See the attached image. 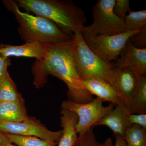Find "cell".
<instances>
[{
  "label": "cell",
  "instance_id": "1",
  "mask_svg": "<svg viewBox=\"0 0 146 146\" xmlns=\"http://www.w3.org/2000/svg\"><path fill=\"white\" fill-rule=\"evenodd\" d=\"M46 52L42 60H36L32 67L33 84L40 88L46 82L49 75L56 77L68 86L70 100L85 103L94 99L82 83L74 58L73 39L57 44H45Z\"/></svg>",
  "mask_w": 146,
  "mask_h": 146
},
{
  "label": "cell",
  "instance_id": "2",
  "mask_svg": "<svg viewBox=\"0 0 146 146\" xmlns=\"http://www.w3.org/2000/svg\"><path fill=\"white\" fill-rule=\"evenodd\" d=\"M19 7L27 13L49 19L66 33L73 36L82 32L86 22L82 9L73 1L63 0H17Z\"/></svg>",
  "mask_w": 146,
  "mask_h": 146
},
{
  "label": "cell",
  "instance_id": "3",
  "mask_svg": "<svg viewBox=\"0 0 146 146\" xmlns=\"http://www.w3.org/2000/svg\"><path fill=\"white\" fill-rule=\"evenodd\" d=\"M6 8L15 15L18 32L25 43L36 42L43 44H57L73 39L56 24L41 16L22 12L16 1H3Z\"/></svg>",
  "mask_w": 146,
  "mask_h": 146
},
{
  "label": "cell",
  "instance_id": "4",
  "mask_svg": "<svg viewBox=\"0 0 146 146\" xmlns=\"http://www.w3.org/2000/svg\"><path fill=\"white\" fill-rule=\"evenodd\" d=\"M73 38L74 60L82 80L100 79L107 82L115 89L114 63H107L94 54L86 44L80 32L74 33Z\"/></svg>",
  "mask_w": 146,
  "mask_h": 146
},
{
  "label": "cell",
  "instance_id": "5",
  "mask_svg": "<svg viewBox=\"0 0 146 146\" xmlns=\"http://www.w3.org/2000/svg\"><path fill=\"white\" fill-rule=\"evenodd\" d=\"M115 0H99L92 9L93 21L84 26L82 36L114 35L125 31L123 18L115 15L114 7Z\"/></svg>",
  "mask_w": 146,
  "mask_h": 146
},
{
  "label": "cell",
  "instance_id": "6",
  "mask_svg": "<svg viewBox=\"0 0 146 146\" xmlns=\"http://www.w3.org/2000/svg\"><path fill=\"white\" fill-rule=\"evenodd\" d=\"M103 102L97 98L85 103H78L68 100L61 104L62 109L76 113L78 117L76 125L77 133L81 136L94 124L114 109L116 105L111 103L107 106L103 105Z\"/></svg>",
  "mask_w": 146,
  "mask_h": 146
},
{
  "label": "cell",
  "instance_id": "7",
  "mask_svg": "<svg viewBox=\"0 0 146 146\" xmlns=\"http://www.w3.org/2000/svg\"><path fill=\"white\" fill-rule=\"evenodd\" d=\"M140 31H125L114 35L83 36L89 48L104 61L113 63L120 56L131 37Z\"/></svg>",
  "mask_w": 146,
  "mask_h": 146
},
{
  "label": "cell",
  "instance_id": "8",
  "mask_svg": "<svg viewBox=\"0 0 146 146\" xmlns=\"http://www.w3.org/2000/svg\"><path fill=\"white\" fill-rule=\"evenodd\" d=\"M0 132L19 136H35L54 142H59L62 131H52L48 129L34 118L15 122H0Z\"/></svg>",
  "mask_w": 146,
  "mask_h": 146
},
{
  "label": "cell",
  "instance_id": "9",
  "mask_svg": "<svg viewBox=\"0 0 146 146\" xmlns=\"http://www.w3.org/2000/svg\"><path fill=\"white\" fill-rule=\"evenodd\" d=\"M114 64L115 67L129 69L138 78L145 76L146 48L141 49L136 48L128 41Z\"/></svg>",
  "mask_w": 146,
  "mask_h": 146
},
{
  "label": "cell",
  "instance_id": "10",
  "mask_svg": "<svg viewBox=\"0 0 146 146\" xmlns=\"http://www.w3.org/2000/svg\"><path fill=\"white\" fill-rule=\"evenodd\" d=\"M113 70L115 89L127 106L132 100L139 78L132 71L127 68L115 66Z\"/></svg>",
  "mask_w": 146,
  "mask_h": 146
},
{
  "label": "cell",
  "instance_id": "11",
  "mask_svg": "<svg viewBox=\"0 0 146 146\" xmlns=\"http://www.w3.org/2000/svg\"><path fill=\"white\" fill-rule=\"evenodd\" d=\"M129 115L125 104L117 105L111 112L95 123L92 128L97 126H106L112 131L115 136L123 137L126 131L131 125Z\"/></svg>",
  "mask_w": 146,
  "mask_h": 146
},
{
  "label": "cell",
  "instance_id": "12",
  "mask_svg": "<svg viewBox=\"0 0 146 146\" xmlns=\"http://www.w3.org/2000/svg\"><path fill=\"white\" fill-rule=\"evenodd\" d=\"M82 83L90 94L96 95L102 102H111L116 105L125 104L116 89L107 82L100 79L90 78L82 80Z\"/></svg>",
  "mask_w": 146,
  "mask_h": 146
},
{
  "label": "cell",
  "instance_id": "13",
  "mask_svg": "<svg viewBox=\"0 0 146 146\" xmlns=\"http://www.w3.org/2000/svg\"><path fill=\"white\" fill-rule=\"evenodd\" d=\"M46 50L45 44L38 42L25 43L19 46L0 44V54L6 58H34L42 60L45 57Z\"/></svg>",
  "mask_w": 146,
  "mask_h": 146
},
{
  "label": "cell",
  "instance_id": "14",
  "mask_svg": "<svg viewBox=\"0 0 146 146\" xmlns=\"http://www.w3.org/2000/svg\"><path fill=\"white\" fill-rule=\"evenodd\" d=\"M61 114L60 122L63 130L58 146H73L78 138L76 129L78 117L76 113L65 110L62 109Z\"/></svg>",
  "mask_w": 146,
  "mask_h": 146
},
{
  "label": "cell",
  "instance_id": "15",
  "mask_svg": "<svg viewBox=\"0 0 146 146\" xmlns=\"http://www.w3.org/2000/svg\"><path fill=\"white\" fill-rule=\"evenodd\" d=\"M23 100L15 102H0V122H15L28 117Z\"/></svg>",
  "mask_w": 146,
  "mask_h": 146
},
{
  "label": "cell",
  "instance_id": "16",
  "mask_svg": "<svg viewBox=\"0 0 146 146\" xmlns=\"http://www.w3.org/2000/svg\"><path fill=\"white\" fill-rule=\"evenodd\" d=\"M129 114H146V77L139 79L132 100L126 106Z\"/></svg>",
  "mask_w": 146,
  "mask_h": 146
},
{
  "label": "cell",
  "instance_id": "17",
  "mask_svg": "<svg viewBox=\"0 0 146 146\" xmlns=\"http://www.w3.org/2000/svg\"><path fill=\"white\" fill-rule=\"evenodd\" d=\"M23 100L9 73L0 78V102H15Z\"/></svg>",
  "mask_w": 146,
  "mask_h": 146
},
{
  "label": "cell",
  "instance_id": "18",
  "mask_svg": "<svg viewBox=\"0 0 146 146\" xmlns=\"http://www.w3.org/2000/svg\"><path fill=\"white\" fill-rule=\"evenodd\" d=\"M8 141L16 146H58V142L41 139L35 136L6 134Z\"/></svg>",
  "mask_w": 146,
  "mask_h": 146
},
{
  "label": "cell",
  "instance_id": "19",
  "mask_svg": "<svg viewBox=\"0 0 146 146\" xmlns=\"http://www.w3.org/2000/svg\"><path fill=\"white\" fill-rule=\"evenodd\" d=\"M123 18L125 31H141L146 28V10L129 12Z\"/></svg>",
  "mask_w": 146,
  "mask_h": 146
},
{
  "label": "cell",
  "instance_id": "20",
  "mask_svg": "<svg viewBox=\"0 0 146 146\" xmlns=\"http://www.w3.org/2000/svg\"><path fill=\"white\" fill-rule=\"evenodd\" d=\"M123 138L128 146H146V129L132 125L126 131Z\"/></svg>",
  "mask_w": 146,
  "mask_h": 146
},
{
  "label": "cell",
  "instance_id": "21",
  "mask_svg": "<svg viewBox=\"0 0 146 146\" xmlns=\"http://www.w3.org/2000/svg\"><path fill=\"white\" fill-rule=\"evenodd\" d=\"M96 138L92 128L90 129L81 136H79L73 146H101Z\"/></svg>",
  "mask_w": 146,
  "mask_h": 146
},
{
  "label": "cell",
  "instance_id": "22",
  "mask_svg": "<svg viewBox=\"0 0 146 146\" xmlns=\"http://www.w3.org/2000/svg\"><path fill=\"white\" fill-rule=\"evenodd\" d=\"M133 46L138 48H145L146 47V28L133 35L129 40Z\"/></svg>",
  "mask_w": 146,
  "mask_h": 146
},
{
  "label": "cell",
  "instance_id": "23",
  "mask_svg": "<svg viewBox=\"0 0 146 146\" xmlns=\"http://www.w3.org/2000/svg\"><path fill=\"white\" fill-rule=\"evenodd\" d=\"M131 11L129 0H115L114 12L115 15L121 18H124L127 12Z\"/></svg>",
  "mask_w": 146,
  "mask_h": 146
},
{
  "label": "cell",
  "instance_id": "24",
  "mask_svg": "<svg viewBox=\"0 0 146 146\" xmlns=\"http://www.w3.org/2000/svg\"><path fill=\"white\" fill-rule=\"evenodd\" d=\"M129 119L131 125H137L146 129V114H129Z\"/></svg>",
  "mask_w": 146,
  "mask_h": 146
},
{
  "label": "cell",
  "instance_id": "25",
  "mask_svg": "<svg viewBox=\"0 0 146 146\" xmlns=\"http://www.w3.org/2000/svg\"><path fill=\"white\" fill-rule=\"evenodd\" d=\"M11 65L9 58H6L0 54V78L5 75L8 72L9 66Z\"/></svg>",
  "mask_w": 146,
  "mask_h": 146
},
{
  "label": "cell",
  "instance_id": "26",
  "mask_svg": "<svg viewBox=\"0 0 146 146\" xmlns=\"http://www.w3.org/2000/svg\"><path fill=\"white\" fill-rule=\"evenodd\" d=\"M115 136L116 138V142L114 146H128L124 139L123 137L118 135Z\"/></svg>",
  "mask_w": 146,
  "mask_h": 146
},
{
  "label": "cell",
  "instance_id": "27",
  "mask_svg": "<svg viewBox=\"0 0 146 146\" xmlns=\"http://www.w3.org/2000/svg\"><path fill=\"white\" fill-rule=\"evenodd\" d=\"M9 142L5 133L0 132V146H4L7 143Z\"/></svg>",
  "mask_w": 146,
  "mask_h": 146
},
{
  "label": "cell",
  "instance_id": "28",
  "mask_svg": "<svg viewBox=\"0 0 146 146\" xmlns=\"http://www.w3.org/2000/svg\"><path fill=\"white\" fill-rule=\"evenodd\" d=\"M101 146H114L112 138H109L106 139L104 142L101 144Z\"/></svg>",
  "mask_w": 146,
  "mask_h": 146
},
{
  "label": "cell",
  "instance_id": "29",
  "mask_svg": "<svg viewBox=\"0 0 146 146\" xmlns=\"http://www.w3.org/2000/svg\"><path fill=\"white\" fill-rule=\"evenodd\" d=\"M4 146H16L15 145H13V144L11 143L10 142H8V143H7L6 144H5Z\"/></svg>",
  "mask_w": 146,
  "mask_h": 146
}]
</instances>
